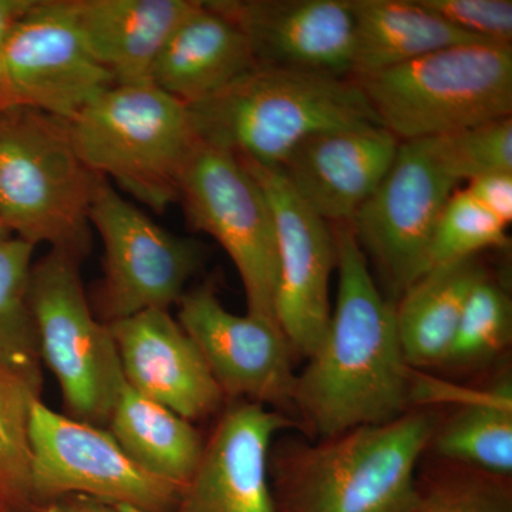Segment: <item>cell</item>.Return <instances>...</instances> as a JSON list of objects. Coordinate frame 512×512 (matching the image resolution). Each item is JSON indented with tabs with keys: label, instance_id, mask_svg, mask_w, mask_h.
Returning <instances> with one entry per match:
<instances>
[{
	"label": "cell",
	"instance_id": "11",
	"mask_svg": "<svg viewBox=\"0 0 512 512\" xmlns=\"http://www.w3.org/2000/svg\"><path fill=\"white\" fill-rule=\"evenodd\" d=\"M457 187L426 140L400 141L389 173L349 222L397 296L426 272L434 228Z\"/></svg>",
	"mask_w": 512,
	"mask_h": 512
},
{
	"label": "cell",
	"instance_id": "1",
	"mask_svg": "<svg viewBox=\"0 0 512 512\" xmlns=\"http://www.w3.org/2000/svg\"><path fill=\"white\" fill-rule=\"evenodd\" d=\"M339 274L328 330L302 375L293 412L319 437L400 419L416 403V373L404 360L396 309L370 275L349 224L332 227Z\"/></svg>",
	"mask_w": 512,
	"mask_h": 512
},
{
	"label": "cell",
	"instance_id": "30",
	"mask_svg": "<svg viewBox=\"0 0 512 512\" xmlns=\"http://www.w3.org/2000/svg\"><path fill=\"white\" fill-rule=\"evenodd\" d=\"M409 512H512L507 478L490 474H453L419 485Z\"/></svg>",
	"mask_w": 512,
	"mask_h": 512
},
{
	"label": "cell",
	"instance_id": "19",
	"mask_svg": "<svg viewBox=\"0 0 512 512\" xmlns=\"http://www.w3.org/2000/svg\"><path fill=\"white\" fill-rule=\"evenodd\" d=\"M198 0H70L87 49L114 84L150 82L158 55Z\"/></svg>",
	"mask_w": 512,
	"mask_h": 512
},
{
	"label": "cell",
	"instance_id": "14",
	"mask_svg": "<svg viewBox=\"0 0 512 512\" xmlns=\"http://www.w3.org/2000/svg\"><path fill=\"white\" fill-rule=\"evenodd\" d=\"M177 305L178 323L200 349L225 399L293 410L298 375L279 326L229 312L208 282L185 292Z\"/></svg>",
	"mask_w": 512,
	"mask_h": 512
},
{
	"label": "cell",
	"instance_id": "36",
	"mask_svg": "<svg viewBox=\"0 0 512 512\" xmlns=\"http://www.w3.org/2000/svg\"><path fill=\"white\" fill-rule=\"evenodd\" d=\"M0 512H12V511L0 510Z\"/></svg>",
	"mask_w": 512,
	"mask_h": 512
},
{
	"label": "cell",
	"instance_id": "31",
	"mask_svg": "<svg viewBox=\"0 0 512 512\" xmlns=\"http://www.w3.org/2000/svg\"><path fill=\"white\" fill-rule=\"evenodd\" d=\"M424 8L461 30L495 45H511V0H419Z\"/></svg>",
	"mask_w": 512,
	"mask_h": 512
},
{
	"label": "cell",
	"instance_id": "10",
	"mask_svg": "<svg viewBox=\"0 0 512 512\" xmlns=\"http://www.w3.org/2000/svg\"><path fill=\"white\" fill-rule=\"evenodd\" d=\"M89 221L104 247V278L97 293L101 322H116L148 309L170 311L180 302L201 265L197 242L160 227L121 197L107 178L94 194Z\"/></svg>",
	"mask_w": 512,
	"mask_h": 512
},
{
	"label": "cell",
	"instance_id": "28",
	"mask_svg": "<svg viewBox=\"0 0 512 512\" xmlns=\"http://www.w3.org/2000/svg\"><path fill=\"white\" fill-rule=\"evenodd\" d=\"M508 244L507 225L485 210L466 190H456L448 198L434 228L426 272L436 266L476 258L484 249L505 248Z\"/></svg>",
	"mask_w": 512,
	"mask_h": 512
},
{
	"label": "cell",
	"instance_id": "35",
	"mask_svg": "<svg viewBox=\"0 0 512 512\" xmlns=\"http://www.w3.org/2000/svg\"><path fill=\"white\" fill-rule=\"evenodd\" d=\"M10 237H13V235H10L8 228H6L5 225L2 224V221H0V241H5V239Z\"/></svg>",
	"mask_w": 512,
	"mask_h": 512
},
{
	"label": "cell",
	"instance_id": "2",
	"mask_svg": "<svg viewBox=\"0 0 512 512\" xmlns=\"http://www.w3.org/2000/svg\"><path fill=\"white\" fill-rule=\"evenodd\" d=\"M188 113L198 140L266 167L318 134L380 126L352 77L261 64Z\"/></svg>",
	"mask_w": 512,
	"mask_h": 512
},
{
	"label": "cell",
	"instance_id": "27",
	"mask_svg": "<svg viewBox=\"0 0 512 512\" xmlns=\"http://www.w3.org/2000/svg\"><path fill=\"white\" fill-rule=\"evenodd\" d=\"M511 336L510 298L487 275L468 295L444 365L461 367L487 362L510 345Z\"/></svg>",
	"mask_w": 512,
	"mask_h": 512
},
{
	"label": "cell",
	"instance_id": "20",
	"mask_svg": "<svg viewBox=\"0 0 512 512\" xmlns=\"http://www.w3.org/2000/svg\"><path fill=\"white\" fill-rule=\"evenodd\" d=\"M256 66L247 35L207 2L178 25L158 55L150 82L190 107Z\"/></svg>",
	"mask_w": 512,
	"mask_h": 512
},
{
	"label": "cell",
	"instance_id": "16",
	"mask_svg": "<svg viewBox=\"0 0 512 512\" xmlns=\"http://www.w3.org/2000/svg\"><path fill=\"white\" fill-rule=\"evenodd\" d=\"M293 426L281 412L235 402L222 414L174 512H278L269 483V450Z\"/></svg>",
	"mask_w": 512,
	"mask_h": 512
},
{
	"label": "cell",
	"instance_id": "18",
	"mask_svg": "<svg viewBox=\"0 0 512 512\" xmlns=\"http://www.w3.org/2000/svg\"><path fill=\"white\" fill-rule=\"evenodd\" d=\"M399 146L382 126L345 128L308 138L278 168L322 220L349 224L389 173Z\"/></svg>",
	"mask_w": 512,
	"mask_h": 512
},
{
	"label": "cell",
	"instance_id": "22",
	"mask_svg": "<svg viewBox=\"0 0 512 512\" xmlns=\"http://www.w3.org/2000/svg\"><path fill=\"white\" fill-rule=\"evenodd\" d=\"M485 276L476 258L463 259L430 269L404 289L394 309L407 365H444L468 295Z\"/></svg>",
	"mask_w": 512,
	"mask_h": 512
},
{
	"label": "cell",
	"instance_id": "8",
	"mask_svg": "<svg viewBox=\"0 0 512 512\" xmlns=\"http://www.w3.org/2000/svg\"><path fill=\"white\" fill-rule=\"evenodd\" d=\"M188 224L207 232L237 268L248 315L278 325V252L274 214L258 181L238 157L195 140L180 181Z\"/></svg>",
	"mask_w": 512,
	"mask_h": 512
},
{
	"label": "cell",
	"instance_id": "17",
	"mask_svg": "<svg viewBox=\"0 0 512 512\" xmlns=\"http://www.w3.org/2000/svg\"><path fill=\"white\" fill-rule=\"evenodd\" d=\"M128 387L188 421L220 412L224 394L200 349L168 309L107 323Z\"/></svg>",
	"mask_w": 512,
	"mask_h": 512
},
{
	"label": "cell",
	"instance_id": "33",
	"mask_svg": "<svg viewBox=\"0 0 512 512\" xmlns=\"http://www.w3.org/2000/svg\"><path fill=\"white\" fill-rule=\"evenodd\" d=\"M35 3L36 0H0V49Z\"/></svg>",
	"mask_w": 512,
	"mask_h": 512
},
{
	"label": "cell",
	"instance_id": "3",
	"mask_svg": "<svg viewBox=\"0 0 512 512\" xmlns=\"http://www.w3.org/2000/svg\"><path fill=\"white\" fill-rule=\"evenodd\" d=\"M103 178L77 153L67 120L26 107L0 110V221L10 235L83 261Z\"/></svg>",
	"mask_w": 512,
	"mask_h": 512
},
{
	"label": "cell",
	"instance_id": "5",
	"mask_svg": "<svg viewBox=\"0 0 512 512\" xmlns=\"http://www.w3.org/2000/svg\"><path fill=\"white\" fill-rule=\"evenodd\" d=\"M67 123L94 173L157 214L180 200L181 175L197 140L185 104L151 82L113 84Z\"/></svg>",
	"mask_w": 512,
	"mask_h": 512
},
{
	"label": "cell",
	"instance_id": "24",
	"mask_svg": "<svg viewBox=\"0 0 512 512\" xmlns=\"http://www.w3.org/2000/svg\"><path fill=\"white\" fill-rule=\"evenodd\" d=\"M431 444L440 456L507 478L512 473V394L504 382L476 394L466 406L437 429Z\"/></svg>",
	"mask_w": 512,
	"mask_h": 512
},
{
	"label": "cell",
	"instance_id": "7",
	"mask_svg": "<svg viewBox=\"0 0 512 512\" xmlns=\"http://www.w3.org/2000/svg\"><path fill=\"white\" fill-rule=\"evenodd\" d=\"M77 256L50 249L32 265L29 301L40 357L57 383L66 416L106 429L126 387L109 325L94 316Z\"/></svg>",
	"mask_w": 512,
	"mask_h": 512
},
{
	"label": "cell",
	"instance_id": "15",
	"mask_svg": "<svg viewBox=\"0 0 512 512\" xmlns=\"http://www.w3.org/2000/svg\"><path fill=\"white\" fill-rule=\"evenodd\" d=\"M247 35L256 64L350 77L355 18L349 0H208Z\"/></svg>",
	"mask_w": 512,
	"mask_h": 512
},
{
	"label": "cell",
	"instance_id": "26",
	"mask_svg": "<svg viewBox=\"0 0 512 512\" xmlns=\"http://www.w3.org/2000/svg\"><path fill=\"white\" fill-rule=\"evenodd\" d=\"M37 399L29 384L0 366V510L36 512L29 420Z\"/></svg>",
	"mask_w": 512,
	"mask_h": 512
},
{
	"label": "cell",
	"instance_id": "25",
	"mask_svg": "<svg viewBox=\"0 0 512 512\" xmlns=\"http://www.w3.org/2000/svg\"><path fill=\"white\" fill-rule=\"evenodd\" d=\"M33 252L22 239L0 241V366L40 396L43 363L29 301Z\"/></svg>",
	"mask_w": 512,
	"mask_h": 512
},
{
	"label": "cell",
	"instance_id": "12",
	"mask_svg": "<svg viewBox=\"0 0 512 512\" xmlns=\"http://www.w3.org/2000/svg\"><path fill=\"white\" fill-rule=\"evenodd\" d=\"M113 84L87 49L70 0H36L0 49V110L26 107L69 121Z\"/></svg>",
	"mask_w": 512,
	"mask_h": 512
},
{
	"label": "cell",
	"instance_id": "32",
	"mask_svg": "<svg viewBox=\"0 0 512 512\" xmlns=\"http://www.w3.org/2000/svg\"><path fill=\"white\" fill-rule=\"evenodd\" d=\"M485 210L510 225L512 221V173L483 175L464 188Z\"/></svg>",
	"mask_w": 512,
	"mask_h": 512
},
{
	"label": "cell",
	"instance_id": "23",
	"mask_svg": "<svg viewBox=\"0 0 512 512\" xmlns=\"http://www.w3.org/2000/svg\"><path fill=\"white\" fill-rule=\"evenodd\" d=\"M107 430L131 460L161 480L184 488L205 443L191 421L124 387Z\"/></svg>",
	"mask_w": 512,
	"mask_h": 512
},
{
	"label": "cell",
	"instance_id": "13",
	"mask_svg": "<svg viewBox=\"0 0 512 512\" xmlns=\"http://www.w3.org/2000/svg\"><path fill=\"white\" fill-rule=\"evenodd\" d=\"M264 190L278 252L275 315L292 352L311 357L319 348L330 313V275L336 268L332 225L293 191L281 168L239 158Z\"/></svg>",
	"mask_w": 512,
	"mask_h": 512
},
{
	"label": "cell",
	"instance_id": "6",
	"mask_svg": "<svg viewBox=\"0 0 512 512\" xmlns=\"http://www.w3.org/2000/svg\"><path fill=\"white\" fill-rule=\"evenodd\" d=\"M380 126L400 141L456 133L512 114V47H444L355 79Z\"/></svg>",
	"mask_w": 512,
	"mask_h": 512
},
{
	"label": "cell",
	"instance_id": "9",
	"mask_svg": "<svg viewBox=\"0 0 512 512\" xmlns=\"http://www.w3.org/2000/svg\"><path fill=\"white\" fill-rule=\"evenodd\" d=\"M32 497L43 505L83 495L121 512H174L183 488L148 473L109 430L32 404L29 420Z\"/></svg>",
	"mask_w": 512,
	"mask_h": 512
},
{
	"label": "cell",
	"instance_id": "34",
	"mask_svg": "<svg viewBox=\"0 0 512 512\" xmlns=\"http://www.w3.org/2000/svg\"><path fill=\"white\" fill-rule=\"evenodd\" d=\"M36 512H121L117 508L83 497V495H67L52 503L43 505Z\"/></svg>",
	"mask_w": 512,
	"mask_h": 512
},
{
	"label": "cell",
	"instance_id": "21",
	"mask_svg": "<svg viewBox=\"0 0 512 512\" xmlns=\"http://www.w3.org/2000/svg\"><path fill=\"white\" fill-rule=\"evenodd\" d=\"M355 18L352 79L392 69L444 47L487 43L461 32L419 0H349Z\"/></svg>",
	"mask_w": 512,
	"mask_h": 512
},
{
	"label": "cell",
	"instance_id": "4",
	"mask_svg": "<svg viewBox=\"0 0 512 512\" xmlns=\"http://www.w3.org/2000/svg\"><path fill=\"white\" fill-rule=\"evenodd\" d=\"M436 430L433 414L409 412L302 447L282 471L278 512H409L417 463Z\"/></svg>",
	"mask_w": 512,
	"mask_h": 512
},
{
	"label": "cell",
	"instance_id": "29",
	"mask_svg": "<svg viewBox=\"0 0 512 512\" xmlns=\"http://www.w3.org/2000/svg\"><path fill=\"white\" fill-rule=\"evenodd\" d=\"M424 140L444 173L458 184L483 175L512 173V117Z\"/></svg>",
	"mask_w": 512,
	"mask_h": 512
}]
</instances>
